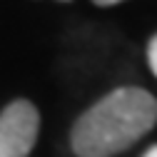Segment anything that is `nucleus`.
<instances>
[{
    "mask_svg": "<svg viewBox=\"0 0 157 157\" xmlns=\"http://www.w3.org/2000/svg\"><path fill=\"white\" fill-rule=\"evenodd\" d=\"M157 125V100L142 87H117L75 122L70 142L77 157H112Z\"/></svg>",
    "mask_w": 157,
    "mask_h": 157,
    "instance_id": "f257e3e1",
    "label": "nucleus"
},
{
    "mask_svg": "<svg viewBox=\"0 0 157 157\" xmlns=\"http://www.w3.org/2000/svg\"><path fill=\"white\" fill-rule=\"evenodd\" d=\"M40 115L28 100H15L0 112V157H28L35 147Z\"/></svg>",
    "mask_w": 157,
    "mask_h": 157,
    "instance_id": "f03ea898",
    "label": "nucleus"
},
{
    "mask_svg": "<svg viewBox=\"0 0 157 157\" xmlns=\"http://www.w3.org/2000/svg\"><path fill=\"white\" fill-rule=\"evenodd\" d=\"M147 60H150V70H152V75L157 77V35L150 40V48H147Z\"/></svg>",
    "mask_w": 157,
    "mask_h": 157,
    "instance_id": "7ed1b4c3",
    "label": "nucleus"
},
{
    "mask_svg": "<svg viewBox=\"0 0 157 157\" xmlns=\"http://www.w3.org/2000/svg\"><path fill=\"white\" fill-rule=\"evenodd\" d=\"M95 5H117V3H122V0H92Z\"/></svg>",
    "mask_w": 157,
    "mask_h": 157,
    "instance_id": "20e7f679",
    "label": "nucleus"
},
{
    "mask_svg": "<svg viewBox=\"0 0 157 157\" xmlns=\"http://www.w3.org/2000/svg\"><path fill=\"white\" fill-rule=\"evenodd\" d=\"M142 157H157V145H155V147H150V150H147Z\"/></svg>",
    "mask_w": 157,
    "mask_h": 157,
    "instance_id": "39448f33",
    "label": "nucleus"
},
{
    "mask_svg": "<svg viewBox=\"0 0 157 157\" xmlns=\"http://www.w3.org/2000/svg\"><path fill=\"white\" fill-rule=\"evenodd\" d=\"M65 3H67V0H65Z\"/></svg>",
    "mask_w": 157,
    "mask_h": 157,
    "instance_id": "423d86ee",
    "label": "nucleus"
}]
</instances>
